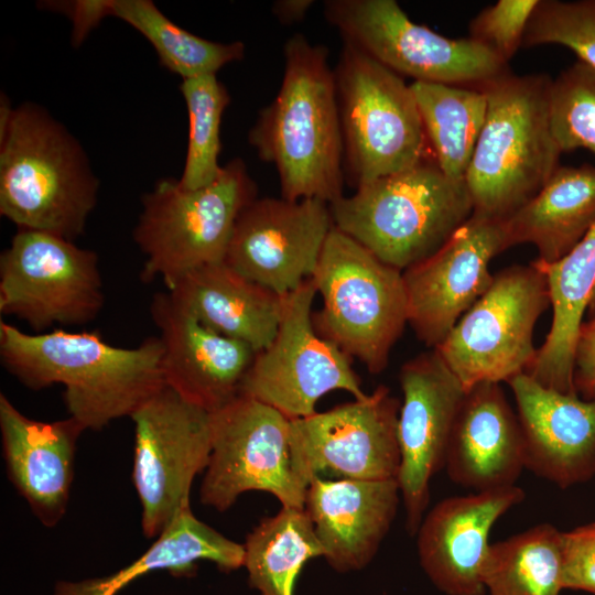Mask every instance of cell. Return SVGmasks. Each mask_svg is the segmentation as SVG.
<instances>
[{
	"label": "cell",
	"mask_w": 595,
	"mask_h": 595,
	"mask_svg": "<svg viewBox=\"0 0 595 595\" xmlns=\"http://www.w3.org/2000/svg\"><path fill=\"white\" fill-rule=\"evenodd\" d=\"M0 356L31 389L63 385L69 416L85 430H101L112 420L131 416L166 386L159 336L123 348L97 332L29 334L1 321Z\"/></svg>",
	"instance_id": "6da1fadb"
},
{
	"label": "cell",
	"mask_w": 595,
	"mask_h": 595,
	"mask_svg": "<svg viewBox=\"0 0 595 595\" xmlns=\"http://www.w3.org/2000/svg\"><path fill=\"white\" fill-rule=\"evenodd\" d=\"M284 72L274 99L248 133L258 156L272 164L281 197L332 204L344 196V148L328 51L303 34L283 47Z\"/></svg>",
	"instance_id": "7a4b0ae2"
},
{
	"label": "cell",
	"mask_w": 595,
	"mask_h": 595,
	"mask_svg": "<svg viewBox=\"0 0 595 595\" xmlns=\"http://www.w3.org/2000/svg\"><path fill=\"white\" fill-rule=\"evenodd\" d=\"M0 113V214L19 229L74 241L99 186L84 148L40 105L1 100Z\"/></svg>",
	"instance_id": "3957f363"
},
{
	"label": "cell",
	"mask_w": 595,
	"mask_h": 595,
	"mask_svg": "<svg viewBox=\"0 0 595 595\" xmlns=\"http://www.w3.org/2000/svg\"><path fill=\"white\" fill-rule=\"evenodd\" d=\"M547 75L510 72L482 87L487 112L465 174L473 214L506 219L559 169Z\"/></svg>",
	"instance_id": "277c9868"
},
{
	"label": "cell",
	"mask_w": 595,
	"mask_h": 595,
	"mask_svg": "<svg viewBox=\"0 0 595 595\" xmlns=\"http://www.w3.org/2000/svg\"><path fill=\"white\" fill-rule=\"evenodd\" d=\"M333 225L385 263L404 271L435 253L473 215L465 180L433 156L365 183L329 204Z\"/></svg>",
	"instance_id": "5b68a950"
},
{
	"label": "cell",
	"mask_w": 595,
	"mask_h": 595,
	"mask_svg": "<svg viewBox=\"0 0 595 595\" xmlns=\"http://www.w3.org/2000/svg\"><path fill=\"white\" fill-rule=\"evenodd\" d=\"M257 198V185L241 159H234L210 184L188 190L163 178L142 197L133 239L145 259L143 282L171 288L187 273L224 262L236 221Z\"/></svg>",
	"instance_id": "8992f818"
},
{
	"label": "cell",
	"mask_w": 595,
	"mask_h": 595,
	"mask_svg": "<svg viewBox=\"0 0 595 595\" xmlns=\"http://www.w3.org/2000/svg\"><path fill=\"white\" fill-rule=\"evenodd\" d=\"M311 280L322 298L317 333L371 374L383 371L408 324L402 271L333 225Z\"/></svg>",
	"instance_id": "52a82bcc"
},
{
	"label": "cell",
	"mask_w": 595,
	"mask_h": 595,
	"mask_svg": "<svg viewBox=\"0 0 595 595\" xmlns=\"http://www.w3.org/2000/svg\"><path fill=\"white\" fill-rule=\"evenodd\" d=\"M344 173L358 186L432 156L411 85L344 43L334 68Z\"/></svg>",
	"instance_id": "ba28073f"
},
{
	"label": "cell",
	"mask_w": 595,
	"mask_h": 595,
	"mask_svg": "<svg viewBox=\"0 0 595 595\" xmlns=\"http://www.w3.org/2000/svg\"><path fill=\"white\" fill-rule=\"evenodd\" d=\"M324 15L344 43L413 82L482 88L509 73L487 46L413 22L394 0H327Z\"/></svg>",
	"instance_id": "9c48e42d"
},
{
	"label": "cell",
	"mask_w": 595,
	"mask_h": 595,
	"mask_svg": "<svg viewBox=\"0 0 595 595\" xmlns=\"http://www.w3.org/2000/svg\"><path fill=\"white\" fill-rule=\"evenodd\" d=\"M551 305L548 284L532 263L494 274L488 290L434 349L465 391L480 382H509L527 374L538 349L533 329Z\"/></svg>",
	"instance_id": "30bf717a"
},
{
	"label": "cell",
	"mask_w": 595,
	"mask_h": 595,
	"mask_svg": "<svg viewBox=\"0 0 595 595\" xmlns=\"http://www.w3.org/2000/svg\"><path fill=\"white\" fill-rule=\"evenodd\" d=\"M290 423L277 409L244 394L212 412L202 504L226 511L240 495L258 490L273 495L281 507L304 509L309 485L295 468Z\"/></svg>",
	"instance_id": "8fae6325"
},
{
	"label": "cell",
	"mask_w": 595,
	"mask_h": 595,
	"mask_svg": "<svg viewBox=\"0 0 595 595\" xmlns=\"http://www.w3.org/2000/svg\"><path fill=\"white\" fill-rule=\"evenodd\" d=\"M134 423L132 479L147 538H158L191 508L193 480L213 445L212 413L165 386L130 416Z\"/></svg>",
	"instance_id": "7c38bea8"
},
{
	"label": "cell",
	"mask_w": 595,
	"mask_h": 595,
	"mask_svg": "<svg viewBox=\"0 0 595 595\" xmlns=\"http://www.w3.org/2000/svg\"><path fill=\"white\" fill-rule=\"evenodd\" d=\"M104 303L98 257L74 241L19 229L0 256V313L36 333L54 324H87Z\"/></svg>",
	"instance_id": "4fadbf2b"
},
{
	"label": "cell",
	"mask_w": 595,
	"mask_h": 595,
	"mask_svg": "<svg viewBox=\"0 0 595 595\" xmlns=\"http://www.w3.org/2000/svg\"><path fill=\"white\" fill-rule=\"evenodd\" d=\"M317 292L311 278L283 296L281 318L271 343L256 353L240 394L263 402L290 420L316 412L318 400L344 390L367 396L351 358L317 333L312 305Z\"/></svg>",
	"instance_id": "5bb4252c"
},
{
	"label": "cell",
	"mask_w": 595,
	"mask_h": 595,
	"mask_svg": "<svg viewBox=\"0 0 595 595\" xmlns=\"http://www.w3.org/2000/svg\"><path fill=\"white\" fill-rule=\"evenodd\" d=\"M401 402L386 386L365 398L291 420L290 442L299 476L363 480L397 479Z\"/></svg>",
	"instance_id": "9a60e30c"
},
{
	"label": "cell",
	"mask_w": 595,
	"mask_h": 595,
	"mask_svg": "<svg viewBox=\"0 0 595 595\" xmlns=\"http://www.w3.org/2000/svg\"><path fill=\"white\" fill-rule=\"evenodd\" d=\"M332 227L321 199L257 197L240 213L224 262L284 296L311 278Z\"/></svg>",
	"instance_id": "2e32d148"
},
{
	"label": "cell",
	"mask_w": 595,
	"mask_h": 595,
	"mask_svg": "<svg viewBox=\"0 0 595 595\" xmlns=\"http://www.w3.org/2000/svg\"><path fill=\"white\" fill-rule=\"evenodd\" d=\"M403 400L398 416V484L405 529L415 536L430 500V482L444 468L465 389L436 349L408 360L399 375Z\"/></svg>",
	"instance_id": "e0dca14e"
},
{
	"label": "cell",
	"mask_w": 595,
	"mask_h": 595,
	"mask_svg": "<svg viewBox=\"0 0 595 595\" xmlns=\"http://www.w3.org/2000/svg\"><path fill=\"white\" fill-rule=\"evenodd\" d=\"M505 219L473 214L432 256L402 271L408 324L437 347L461 316L488 290L490 260L508 249Z\"/></svg>",
	"instance_id": "ac0fdd59"
},
{
	"label": "cell",
	"mask_w": 595,
	"mask_h": 595,
	"mask_svg": "<svg viewBox=\"0 0 595 595\" xmlns=\"http://www.w3.org/2000/svg\"><path fill=\"white\" fill-rule=\"evenodd\" d=\"M150 311L160 332L167 387L210 413L240 394L256 355L249 345L214 332L169 292L154 294Z\"/></svg>",
	"instance_id": "d6986e66"
},
{
	"label": "cell",
	"mask_w": 595,
	"mask_h": 595,
	"mask_svg": "<svg viewBox=\"0 0 595 595\" xmlns=\"http://www.w3.org/2000/svg\"><path fill=\"white\" fill-rule=\"evenodd\" d=\"M517 485L439 501L416 532L419 560L447 595H486L484 572L495 522L524 499Z\"/></svg>",
	"instance_id": "ffe728a7"
},
{
	"label": "cell",
	"mask_w": 595,
	"mask_h": 595,
	"mask_svg": "<svg viewBox=\"0 0 595 595\" xmlns=\"http://www.w3.org/2000/svg\"><path fill=\"white\" fill-rule=\"evenodd\" d=\"M510 386L524 446V467L560 488L595 475V399L584 400L536 381L528 374Z\"/></svg>",
	"instance_id": "44dd1931"
},
{
	"label": "cell",
	"mask_w": 595,
	"mask_h": 595,
	"mask_svg": "<svg viewBox=\"0 0 595 595\" xmlns=\"http://www.w3.org/2000/svg\"><path fill=\"white\" fill-rule=\"evenodd\" d=\"M400 498L397 479L314 477L304 510L327 563L342 573L365 567L390 530Z\"/></svg>",
	"instance_id": "7402d4cb"
},
{
	"label": "cell",
	"mask_w": 595,
	"mask_h": 595,
	"mask_svg": "<svg viewBox=\"0 0 595 595\" xmlns=\"http://www.w3.org/2000/svg\"><path fill=\"white\" fill-rule=\"evenodd\" d=\"M0 431L8 476L46 527L65 515L74 477L76 442L85 429L68 416L37 421L0 394Z\"/></svg>",
	"instance_id": "603a6c76"
},
{
	"label": "cell",
	"mask_w": 595,
	"mask_h": 595,
	"mask_svg": "<svg viewBox=\"0 0 595 595\" xmlns=\"http://www.w3.org/2000/svg\"><path fill=\"white\" fill-rule=\"evenodd\" d=\"M444 468L452 482L475 491L516 485L526 468L523 437L500 383L480 382L465 392Z\"/></svg>",
	"instance_id": "cb8c5ba5"
},
{
	"label": "cell",
	"mask_w": 595,
	"mask_h": 595,
	"mask_svg": "<svg viewBox=\"0 0 595 595\" xmlns=\"http://www.w3.org/2000/svg\"><path fill=\"white\" fill-rule=\"evenodd\" d=\"M167 292L201 323L249 345L256 353L275 336L283 296L245 278L225 262L187 273Z\"/></svg>",
	"instance_id": "d4e9b609"
},
{
	"label": "cell",
	"mask_w": 595,
	"mask_h": 595,
	"mask_svg": "<svg viewBox=\"0 0 595 595\" xmlns=\"http://www.w3.org/2000/svg\"><path fill=\"white\" fill-rule=\"evenodd\" d=\"M545 278L552 322L527 372L544 387L576 393L574 356L583 316L595 295V224L570 253L556 262H531Z\"/></svg>",
	"instance_id": "484cf974"
},
{
	"label": "cell",
	"mask_w": 595,
	"mask_h": 595,
	"mask_svg": "<svg viewBox=\"0 0 595 595\" xmlns=\"http://www.w3.org/2000/svg\"><path fill=\"white\" fill-rule=\"evenodd\" d=\"M595 224V166H559L529 202L505 219L508 246L531 244L537 260L556 262Z\"/></svg>",
	"instance_id": "4316f807"
},
{
	"label": "cell",
	"mask_w": 595,
	"mask_h": 595,
	"mask_svg": "<svg viewBox=\"0 0 595 595\" xmlns=\"http://www.w3.org/2000/svg\"><path fill=\"white\" fill-rule=\"evenodd\" d=\"M202 560L230 572L244 566L245 548L195 517L192 509L182 511L130 565L99 578L57 582L55 595H116L132 580L165 570L175 576L195 573Z\"/></svg>",
	"instance_id": "83f0119b"
},
{
	"label": "cell",
	"mask_w": 595,
	"mask_h": 595,
	"mask_svg": "<svg viewBox=\"0 0 595 595\" xmlns=\"http://www.w3.org/2000/svg\"><path fill=\"white\" fill-rule=\"evenodd\" d=\"M410 85L434 161L448 177L464 180L486 118L485 91L440 83Z\"/></svg>",
	"instance_id": "f1b7e54d"
},
{
	"label": "cell",
	"mask_w": 595,
	"mask_h": 595,
	"mask_svg": "<svg viewBox=\"0 0 595 595\" xmlns=\"http://www.w3.org/2000/svg\"><path fill=\"white\" fill-rule=\"evenodd\" d=\"M249 584L261 595H293L295 582L322 547L304 509H281L263 518L244 543Z\"/></svg>",
	"instance_id": "f546056e"
},
{
	"label": "cell",
	"mask_w": 595,
	"mask_h": 595,
	"mask_svg": "<svg viewBox=\"0 0 595 595\" xmlns=\"http://www.w3.org/2000/svg\"><path fill=\"white\" fill-rule=\"evenodd\" d=\"M484 585L486 595H560L562 532L541 523L490 544Z\"/></svg>",
	"instance_id": "4dcf8cb0"
},
{
	"label": "cell",
	"mask_w": 595,
	"mask_h": 595,
	"mask_svg": "<svg viewBox=\"0 0 595 595\" xmlns=\"http://www.w3.org/2000/svg\"><path fill=\"white\" fill-rule=\"evenodd\" d=\"M112 15L141 33L161 64L182 79L216 75L223 66L245 56L242 42L199 37L171 21L151 0H112Z\"/></svg>",
	"instance_id": "1f68e13d"
},
{
	"label": "cell",
	"mask_w": 595,
	"mask_h": 595,
	"mask_svg": "<svg viewBox=\"0 0 595 595\" xmlns=\"http://www.w3.org/2000/svg\"><path fill=\"white\" fill-rule=\"evenodd\" d=\"M180 90L188 115V141L181 186L199 188L214 182L223 170L220 122L230 102L226 86L216 75L182 79Z\"/></svg>",
	"instance_id": "d6a6232c"
},
{
	"label": "cell",
	"mask_w": 595,
	"mask_h": 595,
	"mask_svg": "<svg viewBox=\"0 0 595 595\" xmlns=\"http://www.w3.org/2000/svg\"><path fill=\"white\" fill-rule=\"evenodd\" d=\"M550 123L561 152L595 154V69L577 61L551 80Z\"/></svg>",
	"instance_id": "836d02e7"
},
{
	"label": "cell",
	"mask_w": 595,
	"mask_h": 595,
	"mask_svg": "<svg viewBox=\"0 0 595 595\" xmlns=\"http://www.w3.org/2000/svg\"><path fill=\"white\" fill-rule=\"evenodd\" d=\"M563 45L595 69V0H539L522 47Z\"/></svg>",
	"instance_id": "e575fe53"
},
{
	"label": "cell",
	"mask_w": 595,
	"mask_h": 595,
	"mask_svg": "<svg viewBox=\"0 0 595 595\" xmlns=\"http://www.w3.org/2000/svg\"><path fill=\"white\" fill-rule=\"evenodd\" d=\"M539 0H499L483 9L469 24V37L507 64L522 47L529 20Z\"/></svg>",
	"instance_id": "d590c367"
},
{
	"label": "cell",
	"mask_w": 595,
	"mask_h": 595,
	"mask_svg": "<svg viewBox=\"0 0 595 595\" xmlns=\"http://www.w3.org/2000/svg\"><path fill=\"white\" fill-rule=\"evenodd\" d=\"M562 584L595 594V522L562 532Z\"/></svg>",
	"instance_id": "8d00e7d4"
},
{
	"label": "cell",
	"mask_w": 595,
	"mask_h": 595,
	"mask_svg": "<svg viewBox=\"0 0 595 595\" xmlns=\"http://www.w3.org/2000/svg\"><path fill=\"white\" fill-rule=\"evenodd\" d=\"M573 383L578 397L595 399V320L583 322L577 338Z\"/></svg>",
	"instance_id": "74e56055"
},
{
	"label": "cell",
	"mask_w": 595,
	"mask_h": 595,
	"mask_svg": "<svg viewBox=\"0 0 595 595\" xmlns=\"http://www.w3.org/2000/svg\"><path fill=\"white\" fill-rule=\"evenodd\" d=\"M54 6L72 20L74 45L80 44L104 18L112 15V0H79Z\"/></svg>",
	"instance_id": "f35d334b"
},
{
	"label": "cell",
	"mask_w": 595,
	"mask_h": 595,
	"mask_svg": "<svg viewBox=\"0 0 595 595\" xmlns=\"http://www.w3.org/2000/svg\"><path fill=\"white\" fill-rule=\"evenodd\" d=\"M313 4V0H277L271 10L280 23L290 25L302 21Z\"/></svg>",
	"instance_id": "ab89813d"
},
{
	"label": "cell",
	"mask_w": 595,
	"mask_h": 595,
	"mask_svg": "<svg viewBox=\"0 0 595 595\" xmlns=\"http://www.w3.org/2000/svg\"><path fill=\"white\" fill-rule=\"evenodd\" d=\"M587 311H588V313H589V320H591V318L595 320V295H594V298H593V300H592V302H591V304H589Z\"/></svg>",
	"instance_id": "60d3db41"
}]
</instances>
